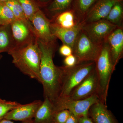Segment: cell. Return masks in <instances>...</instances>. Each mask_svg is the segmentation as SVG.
Wrapping results in <instances>:
<instances>
[{"label": "cell", "mask_w": 123, "mask_h": 123, "mask_svg": "<svg viewBox=\"0 0 123 123\" xmlns=\"http://www.w3.org/2000/svg\"><path fill=\"white\" fill-rule=\"evenodd\" d=\"M109 45L110 54L113 65H116L123 56V30L118 27L109 36L106 40Z\"/></svg>", "instance_id": "13"}, {"label": "cell", "mask_w": 123, "mask_h": 123, "mask_svg": "<svg viewBox=\"0 0 123 123\" xmlns=\"http://www.w3.org/2000/svg\"><path fill=\"white\" fill-rule=\"evenodd\" d=\"M8 53L12 58L13 63L22 73L40 83L42 52L37 38L27 44L15 46Z\"/></svg>", "instance_id": "2"}, {"label": "cell", "mask_w": 123, "mask_h": 123, "mask_svg": "<svg viewBox=\"0 0 123 123\" xmlns=\"http://www.w3.org/2000/svg\"><path fill=\"white\" fill-rule=\"evenodd\" d=\"M51 22L62 28L70 29L81 24V22L72 9L53 16Z\"/></svg>", "instance_id": "17"}, {"label": "cell", "mask_w": 123, "mask_h": 123, "mask_svg": "<svg viewBox=\"0 0 123 123\" xmlns=\"http://www.w3.org/2000/svg\"><path fill=\"white\" fill-rule=\"evenodd\" d=\"M97 0H74L71 9L74 11L81 23Z\"/></svg>", "instance_id": "19"}, {"label": "cell", "mask_w": 123, "mask_h": 123, "mask_svg": "<svg viewBox=\"0 0 123 123\" xmlns=\"http://www.w3.org/2000/svg\"><path fill=\"white\" fill-rule=\"evenodd\" d=\"M53 104L46 98L37 111L33 120L34 123H53V118L57 112Z\"/></svg>", "instance_id": "16"}, {"label": "cell", "mask_w": 123, "mask_h": 123, "mask_svg": "<svg viewBox=\"0 0 123 123\" xmlns=\"http://www.w3.org/2000/svg\"><path fill=\"white\" fill-rule=\"evenodd\" d=\"M65 123H78V118L70 112L69 116Z\"/></svg>", "instance_id": "30"}, {"label": "cell", "mask_w": 123, "mask_h": 123, "mask_svg": "<svg viewBox=\"0 0 123 123\" xmlns=\"http://www.w3.org/2000/svg\"><path fill=\"white\" fill-rule=\"evenodd\" d=\"M1 56L0 55V59H1Z\"/></svg>", "instance_id": "35"}, {"label": "cell", "mask_w": 123, "mask_h": 123, "mask_svg": "<svg viewBox=\"0 0 123 123\" xmlns=\"http://www.w3.org/2000/svg\"><path fill=\"white\" fill-rule=\"evenodd\" d=\"M8 0H0V2H5Z\"/></svg>", "instance_id": "32"}, {"label": "cell", "mask_w": 123, "mask_h": 123, "mask_svg": "<svg viewBox=\"0 0 123 123\" xmlns=\"http://www.w3.org/2000/svg\"><path fill=\"white\" fill-rule=\"evenodd\" d=\"M82 24H80L72 29L62 28L51 22V31L56 38L61 40L63 44H66L72 49L82 30Z\"/></svg>", "instance_id": "14"}, {"label": "cell", "mask_w": 123, "mask_h": 123, "mask_svg": "<svg viewBox=\"0 0 123 123\" xmlns=\"http://www.w3.org/2000/svg\"><path fill=\"white\" fill-rule=\"evenodd\" d=\"M15 101H4L0 102V119L4 118L5 115L9 111L21 105Z\"/></svg>", "instance_id": "25"}, {"label": "cell", "mask_w": 123, "mask_h": 123, "mask_svg": "<svg viewBox=\"0 0 123 123\" xmlns=\"http://www.w3.org/2000/svg\"><path fill=\"white\" fill-rule=\"evenodd\" d=\"M102 45H98L93 42L82 30L73 49V55L76 58L77 63L95 62L99 55Z\"/></svg>", "instance_id": "5"}, {"label": "cell", "mask_w": 123, "mask_h": 123, "mask_svg": "<svg viewBox=\"0 0 123 123\" xmlns=\"http://www.w3.org/2000/svg\"><path fill=\"white\" fill-rule=\"evenodd\" d=\"M95 70L98 84V96L100 100L106 104L108 88L111 75L115 70L107 41L103 43L95 61Z\"/></svg>", "instance_id": "3"}, {"label": "cell", "mask_w": 123, "mask_h": 123, "mask_svg": "<svg viewBox=\"0 0 123 123\" xmlns=\"http://www.w3.org/2000/svg\"><path fill=\"white\" fill-rule=\"evenodd\" d=\"M43 0L44 1H47L49 0Z\"/></svg>", "instance_id": "34"}, {"label": "cell", "mask_w": 123, "mask_h": 123, "mask_svg": "<svg viewBox=\"0 0 123 123\" xmlns=\"http://www.w3.org/2000/svg\"><path fill=\"white\" fill-rule=\"evenodd\" d=\"M120 0H97L84 18L81 24L105 19L113 6Z\"/></svg>", "instance_id": "12"}, {"label": "cell", "mask_w": 123, "mask_h": 123, "mask_svg": "<svg viewBox=\"0 0 123 123\" xmlns=\"http://www.w3.org/2000/svg\"><path fill=\"white\" fill-rule=\"evenodd\" d=\"M10 26L15 46L27 44L36 38L30 22L17 19Z\"/></svg>", "instance_id": "9"}, {"label": "cell", "mask_w": 123, "mask_h": 123, "mask_svg": "<svg viewBox=\"0 0 123 123\" xmlns=\"http://www.w3.org/2000/svg\"><path fill=\"white\" fill-rule=\"evenodd\" d=\"M38 42L42 52L40 83L43 85L44 98L49 99L53 104L59 97L63 67L56 66L53 62L56 45L46 44L38 40Z\"/></svg>", "instance_id": "1"}, {"label": "cell", "mask_w": 123, "mask_h": 123, "mask_svg": "<svg viewBox=\"0 0 123 123\" xmlns=\"http://www.w3.org/2000/svg\"><path fill=\"white\" fill-rule=\"evenodd\" d=\"M70 114V111L67 110L58 111L55 115L53 123H66Z\"/></svg>", "instance_id": "26"}, {"label": "cell", "mask_w": 123, "mask_h": 123, "mask_svg": "<svg viewBox=\"0 0 123 123\" xmlns=\"http://www.w3.org/2000/svg\"><path fill=\"white\" fill-rule=\"evenodd\" d=\"M4 2L11 9L16 19L29 21L18 0H8Z\"/></svg>", "instance_id": "24"}, {"label": "cell", "mask_w": 123, "mask_h": 123, "mask_svg": "<svg viewBox=\"0 0 123 123\" xmlns=\"http://www.w3.org/2000/svg\"><path fill=\"white\" fill-rule=\"evenodd\" d=\"M18 0L23 9L26 18L30 22L33 16L40 10L34 0Z\"/></svg>", "instance_id": "23"}, {"label": "cell", "mask_w": 123, "mask_h": 123, "mask_svg": "<svg viewBox=\"0 0 123 123\" xmlns=\"http://www.w3.org/2000/svg\"><path fill=\"white\" fill-rule=\"evenodd\" d=\"M123 18V1L120 0L113 6L105 19L118 27H121Z\"/></svg>", "instance_id": "20"}, {"label": "cell", "mask_w": 123, "mask_h": 123, "mask_svg": "<svg viewBox=\"0 0 123 123\" xmlns=\"http://www.w3.org/2000/svg\"><path fill=\"white\" fill-rule=\"evenodd\" d=\"M4 99H1V98H0V102H1V101H4Z\"/></svg>", "instance_id": "33"}, {"label": "cell", "mask_w": 123, "mask_h": 123, "mask_svg": "<svg viewBox=\"0 0 123 123\" xmlns=\"http://www.w3.org/2000/svg\"><path fill=\"white\" fill-rule=\"evenodd\" d=\"M0 123H14L11 120H9L6 119H3L1 120H0ZM21 123H34L33 120L31 121H27V122H22Z\"/></svg>", "instance_id": "31"}, {"label": "cell", "mask_w": 123, "mask_h": 123, "mask_svg": "<svg viewBox=\"0 0 123 123\" xmlns=\"http://www.w3.org/2000/svg\"><path fill=\"white\" fill-rule=\"evenodd\" d=\"M89 116L94 123H117L106 104L101 100L91 107Z\"/></svg>", "instance_id": "15"}, {"label": "cell", "mask_w": 123, "mask_h": 123, "mask_svg": "<svg viewBox=\"0 0 123 123\" xmlns=\"http://www.w3.org/2000/svg\"><path fill=\"white\" fill-rule=\"evenodd\" d=\"M97 94L82 99L76 100L69 97L60 98L53 104L57 112L61 110H68L78 118L89 115L91 107L94 104L100 101Z\"/></svg>", "instance_id": "6"}, {"label": "cell", "mask_w": 123, "mask_h": 123, "mask_svg": "<svg viewBox=\"0 0 123 123\" xmlns=\"http://www.w3.org/2000/svg\"><path fill=\"white\" fill-rule=\"evenodd\" d=\"M64 66L68 68H71L75 66L77 63V60L75 56L72 54L65 57L64 60Z\"/></svg>", "instance_id": "27"}, {"label": "cell", "mask_w": 123, "mask_h": 123, "mask_svg": "<svg viewBox=\"0 0 123 123\" xmlns=\"http://www.w3.org/2000/svg\"><path fill=\"white\" fill-rule=\"evenodd\" d=\"M74 0H53L48 8L49 11L54 15L70 9Z\"/></svg>", "instance_id": "22"}, {"label": "cell", "mask_w": 123, "mask_h": 123, "mask_svg": "<svg viewBox=\"0 0 123 123\" xmlns=\"http://www.w3.org/2000/svg\"><path fill=\"white\" fill-rule=\"evenodd\" d=\"M0 26V53L9 51L15 47L10 25Z\"/></svg>", "instance_id": "18"}, {"label": "cell", "mask_w": 123, "mask_h": 123, "mask_svg": "<svg viewBox=\"0 0 123 123\" xmlns=\"http://www.w3.org/2000/svg\"><path fill=\"white\" fill-rule=\"evenodd\" d=\"M1 120L0 119V120Z\"/></svg>", "instance_id": "36"}, {"label": "cell", "mask_w": 123, "mask_h": 123, "mask_svg": "<svg viewBox=\"0 0 123 123\" xmlns=\"http://www.w3.org/2000/svg\"><path fill=\"white\" fill-rule=\"evenodd\" d=\"M98 84L95 69L77 86L68 97L79 100L86 99L94 94L98 95Z\"/></svg>", "instance_id": "10"}, {"label": "cell", "mask_w": 123, "mask_h": 123, "mask_svg": "<svg viewBox=\"0 0 123 123\" xmlns=\"http://www.w3.org/2000/svg\"><path fill=\"white\" fill-rule=\"evenodd\" d=\"M118 27L105 19L82 25L84 31L96 44L102 45L106 41L111 34Z\"/></svg>", "instance_id": "7"}, {"label": "cell", "mask_w": 123, "mask_h": 123, "mask_svg": "<svg viewBox=\"0 0 123 123\" xmlns=\"http://www.w3.org/2000/svg\"><path fill=\"white\" fill-rule=\"evenodd\" d=\"M34 33L39 41L46 44L56 45V38L51 31V20L40 10L33 16L31 21Z\"/></svg>", "instance_id": "8"}, {"label": "cell", "mask_w": 123, "mask_h": 123, "mask_svg": "<svg viewBox=\"0 0 123 123\" xmlns=\"http://www.w3.org/2000/svg\"><path fill=\"white\" fill-rule=\"evenodd\" d=\"M63 67L61 88L58 98L68 97L77 86L94 70L95 63L88 62L77 63L71 68Z\"/></svg>", "instance_id": "4"}, {"label": "cell", "mask_w": 123, "mask_h": 123, "mask_svg": "<svg viewBox=\"0 0 123 123\" xmlns=\"http://www.w3.org/2000/svg\"><path fill=\"white\" fill-rule=\"evenodd\" d=\"M16 19L11 9L4 2H0V25H10Z\"/></svg>", "instance_id": "21"}, {"label": "cell", "mask_w": 123, "mask_h": 123, "mask_svg": "<svg viewBox=\"0 0 123 123\" xmlns=\"http://www.w3.org/2000/svg\"><path fill=\"white\" fill-rule=\"evenodd\" d=\"M42 102L41 100H37L27 104H21L8 112L3 119L22 122L31 121Z\"/></svg>", "instance_id": "11"}, {"label": "cell", "mask_w": 123, "mask_h": 123, "mask_svg": "<svg viewBox=\"0 0 123 123\" xmlns=\"http://www.w3.org/2000/svg\"><path fill=\"white\" fill-rule=\"evenodd\" d=\"M59 52L62 55L66 57L73 54V50L70 46L63 44L60 48Z\"/></svg>", "instance_id": "28"}, {"label": "cell", "mask_w": 123, "mask_h": 123, "mask_svg": "<svg viewBox=\"0 0 123 123\" xmlns=\"http://www.w3.org/2000/svg\"><path fill=\"white\" fill-rule=\"evenodd\" d=\"M78 123H94L89 115L78 118Z\"/></svg>", "instance_id": "29"}]
</instances>
